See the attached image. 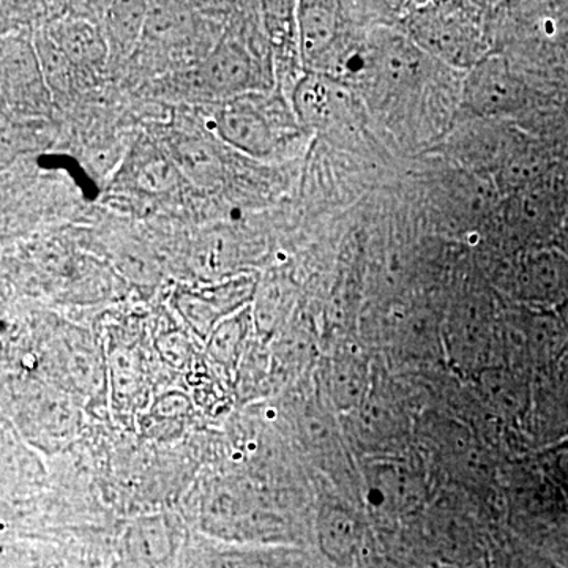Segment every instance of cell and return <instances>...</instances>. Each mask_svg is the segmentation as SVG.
Instances as JSON below:
<instances>
[{
	"label": "cell",
	"mask_w": 568,
	"mask_h": 568,
	"mask_svg": "<svg viewBox=\"0 0 568 568\" xmlns=\"http://www.w3.org/2000/svg\"><path fill=\"white\" fill-rule=\"evenodd\" d=\"M465 103L481 118H503L525 110L528 104V85L511 73L503 59L477 62L467 78Z\"/></svg>",
	"instance_id": "cell-1"
},
{
	"label": "cell",
	"mask_w": 568,
	"mask_h": 568,
	"mask_svg": "<svg viewBox=\"0 0 568 568\" xmlns=\"http://www.w3.org/2000/svg\"><path fill=\"white\" fill-rule=\"evenodd\" d=\"M413 31L422 47L437 58L455 65L477 61L480 52V32L473 21L459 11L435 10L414 20Z\"/></svg>",
	"instance_id": "cell-2"
},
{
	"label": "cell",
	"mask_w": 568,
	"mask_h": 568,
	"mask_svg": "<svg viewBox=\"0 0 568 568\" xmlns=\"http://www.w3.org/2000/svg\"><path fill=\"white\" fill-rule=\"evenodd\" d=\"M514 278L526 301L556 312L568 295V260L555 245L526 250L517 261Z\"/></svg>",
	"instance_id": "cell-3"
},
{
	"label": "cell",
	"mask_w": 568,
	"mask_h": 568,
	"mask_svg": "<svg viewBox=\"0 0 568 568\" xmlns=\"http://www.w3.org/2000/svg\"><path fill=\"white\" fill-rule=\"evenodd\" d=\"M295 108L305 122L321 125L349 112L353 100L343 85L312 74L298 84Z\"/></svg>",
	"instance_id": "cell-4"
},
{
	"label": "cell",
	"mask_w": 568,
	"mask_h": 568,
	"mask_svg": "<svg viewBox=\"0 0 568 568\" xmlns=\"http://www.w3.org/2000/svg\"><path fill=\"white\" fill-rule=\"evenodd\" d=\"M216 129L224 141L250 155L260 156L271 149V129L253 108L245 104L223 108L216 115Z\"/></svg>",
	"instance_id": "cell-5"
},
{
	"label": "cell",
	"mask_w": 568,
	"mask_h": 568,
	"mask_svg": "<svg viewBox=\"0 0 568 568\" xmlns=\"http://www.w3.org/2000/svg\"><path fill=\"white\" fill-rule=\"evenodd\" d=\"M175 164L196 185H216L223 175V163L219 153L201 138H183L175 145Z\"/></svg>",
	"instance_id": "cell-6"
},
{
	"label": "cell",
	"mask_w": 568,
	"mask_h": 568,
	"mask_svg": "<svg viewBox=\"0 0 568 568\" xmlns=\"http://www.w3.org/2000/svg\"><path fill=\"white\" fill-rule=\"evenodd\" d=\"M321 547L334 560L353 558L358 545V523L345 508L338 506L324 507L320 523Z\"/></svg>",
	"instance_id": "cell-7"
},
{
	"label": "cell",
	"mask_w": 568,
	"mask_h": 568,
	"mask_svg": "<svg viewBox=\"0 0 568 568\" xmlns=\"http://www.w3.org/2000/svg\"><path fill=\"white\" fill-rule=\"evenodd\" d=\"M204 78L213 89L235 91L252 78V63L246 52L235 43H223L212 52L204 65Z\"/></svg>",
	"instance_id": "cell-8"
},
{
	"label": "cell",
	"mask_w": 568,
	"mask_h": 568,
	"mask_svg": "<svg viewBox=\"0 0 568 568\" xmlns=\"http://www.w3.org/2000/svg\"><path fill=\"white\" fill-rule=\"evenodd\" d=\"M51 37L69 61L78 65H93L106 54L102 36L91 22L84 20L62 22Z\"/></svg>",
	"instance_id": "cell-9"
},
{
	"label": "cell",
	"mask_w": 568,
	"mask_h": 568,
	"mask_svg": "<svg viewBox=\"0 0 568 568\" xmlns=\"http://www.w3.org/2000/svg\"><path fill=\"white\" fill-rule=\"evenodd\" d=\"M336 29L335 11L323 3L302 7L298 17L302 51L306 59H317L334 43Z\"/></svg>",
	"instance_id": "cell-10"
},
{
	"label": "cell",
	"mask_w": 568,
	"mask_h": 568,
	"mask_svg": "<svg viewBox=\"0 0 568 568\" xmlns=\"http://www.w3.org/2000/svg\"><path fill=\"white\" fill-rule=\"evenodd\" d=\"M2 55L3 80L9 82L10 88L24 91L39 84L43 77L39 55L26 41L10 40L3 47Z\"/></svg>",
	"instance_id": "cell-11"
},
{
	"label": "cell",
	"mask_w": 568,
	"mask_h": 568,
	"mask_svg": "<svg viewBox=\"0 0 568 568\" xmlns=\"http://www.w3.org/2000/svg\"><path fill=\"white\" fill-rule=\"evenodd\" d=\"M245 328L246 324L242 316L227 317L226 321L216 325L209 342L212 357L220 364H233L244 342Z\"/></svg>",
	"instance_id": "cell-12"
},
{
	"label": "cell",
	"mask_w": 568,
	"mask_h": 568,
	"mask_svg": "<svg viewBox=\"0 0 568 568\" xmlns=\"http://www.w3.org/2000/svg\"><path fill=\"white\" fill-rule=\"evenodd\" d=\"M186 26H189V17L179 7L160 3V6L148 9L145 32L151 33L153 39L173 40L185 32Z\"/></svg>",
	"instance_id": "cell-13"
},
{
	"label": "cell",
	"mask_w": 568,
	"mask_h": 568,
	"mask_svg": "<svg viewBox=\"0 0 568 568\" xmlns=\"http://www.w3.org/2000/svg\"><path fill=\"white\" fill-rule=\"evenodd\" d=\"M148 9L140 3H121L111 11L112 36L121 47H130L145 29Z\"/></svg>",
	"instance_id": "cell-14"
},
{
	"label": "cell",
	"mask_w": 568,
	"mask_h": 568,
	"mask_svg": "<svg viewBox=\"0 0 568 568\" xmlns=\"http://www.w3.org/2000/svg\"><path fill=\"white\" fill-rule=\"evenodd\" d=\"M37 55L44 81L50 82L55 89L65 88L70 61L51 36L41 37L37 44Z\"/></svg>",
	"instance_id": "cell-15"
},
{
	"label": "cell",
	"mask_w": 568,
	"mask_h": 568,
	"mask_svg": "<svg viewBox=\"0 0 568 568\" xmlns=\"http://www.w3.org/2000/svg\"><path fill=\"white\" fill-rule=\"evenodd\" d=\"M138 185L148 193H164L175 183L174 166L166 159L156 156L140 168L136 175Z\"/></svg>",
	"instance_id": "cell-16"
},
{
	"label": "cell",
	"mask_w": 568,
	"mask_h": 568,
	"mask_svg": "<svg viewBox=\"0 0 568 568\" xmlns=\"http://www.w3.org/2000/svg\"><path fill=\"white\" fill-rule=\"evenodd\" d=\"M196 260L200 261L201 267L205 271L211 272V274H219L220 271L226 267L227 261H230V252H227L223 239L215 237L211 239L196 253Z\"/></svg>",
	"instance_id": "cell-17"
},
{
	"label": "cell",
	"mask_w": 568,
	"mask_h": 568,
	"mask_svg": "<svg viewBox=\"0 0 568 568\" xmlns=\"http://www.w3.org/2000/svg\"><path fill=\"white\" fill-rule=\"evenodd\" d=\"M552 245L559 250L560 253L568 260V207L566 215H564L562 224H560L558 235H556L555 242Z\"/></svg>",
	"instance_id": "cell-18"
},
{
	"label": "cell",
	"mask_w": 568,
	"mask_h": 568,
	"mask_svg": "<svg viewBox=\"0 0 568 568\" xmlns=\"http://www.w3.org/2000/svg\"><path fill=\"white\" fill-rule=\"evenodd\" d=\"M556 315L559 316L560 323L564 324V327H566V331L568 332V295L566 301L556 308Z\"/></svg>",
	"instance_id": "cell-19"
}]
</instances>
